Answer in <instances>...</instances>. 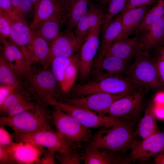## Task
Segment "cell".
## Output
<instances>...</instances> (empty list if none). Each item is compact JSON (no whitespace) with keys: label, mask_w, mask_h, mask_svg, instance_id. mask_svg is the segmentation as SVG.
<instances>
[{"label":"cell","mask_w":164,"mask_h":164,"mask_svg":"<svg viewBox=\"0 0 164 164\" xmlns=\"http://www.w3.org/2000/svg\"><path fill=\"white\" fill-rule=\"evenodd\" d=\"M76 54L69 57L55 58L50 62V66L51 67V71L58 81L60 86L63 81L66 68L74 59Z\"/></svg>","instance_id":"obj_30"},{"label":"cell","mask_w":164,"mask_h":164,"mask_svg":"<svg viewBox=\"0 0 164 164\" xmlns=\"http://www.w3.org/2000/svg\"><path fill=\"white\" fill-rule=\"evenodd\" d=\"M128 61L111 56H106L101 66L99 77L123 75L128 67Z\"/></svg>","instance_id":"obj_26"},{"label":"cell","mask_w":164,"mask_h":164,"mask_svg":"<svg viewBox=\"0 0 164 164\" xmlns=\"http://www.w3.org/2000/svg\"><path fill=\"white\" fill-rule=\"evenodd\" d=\"M1 43V54L19 72L22 77L26 73L31 66L28 53L9 39Z\"/></svg>","instance_id":"obj_14"},{"label":"cell","mask_w":164,"mask_h":164,"mask_svg":"<svg viewBox=\"0 0 164 164\" xmlns=\"http://www.w3.org/2000/svg\"><path fill=\"white\" fill-rule=\"evenodd\" d=\"M32 143L16 142L13 149L14 164H37L45 150Z\"/></svg>","instance_id":"obj_18"},{"label":"cell","mask_w":164,"mask_h":164,"mask_svg":"<svg viewBox=\"0 0 164 164\" xmlns=\"http://www.w3.org/2000/svg\"><path fill=\"white\" fill-rule=\"evenodd\" d=\"M11 134L16 142L32 143L57 153H66L78 148L76 145L67 141L55 131L43 130L26 133L14 132Z\"/></svg>","instance_id":"obj_7"},{"label":"cell","mask_w":164,"mask_h":164,"mask_svg":"<svg viewBox=\"0 0 164 164\" xmlns=\"http://www.w3.org/2000/svg\"><path fill=\"white\" fill-rule=\"evenodd\" d=\"M11 1L12 6L15 12L21 18L25 20L22 18L20 11V0H11Z\"/></svg>","instance_id":"obj_46"},{"label":"cell","mask_w":164,"mask_h":164,"mask_svg":"<svg viewBox=\"0 0 164 164\" xmlns=\"http://www.w3.org/2000/svg\"><path fill=\"white\" fill-rule=\"evenodd\" d=\"M128 158L131 162L149 158L164 152V132H159L142 140H134Z\"/></svg>","instance_id":"obj_11"},{"label":"cell","mask_w":164,"mask_h":164,"mask_svg":"<svg viewBox=\"0 0 164 164\" xmlns=\"http://www.w3.org/2000/svg\"><path fill=\"white\" fill-rule=\"evenodd\" d=\"M155 102L158 106L164 107V91L159 92L157 94Z\"/></svg>","instance_id":"obj_47"},{"label":"cell","mask_w":164,"mask_h":164,"mask_svg":"<svg viewBox=\"0 0 164 164\" xmlns=\"http://www.w3.org/2000/svg\"><path fill=\"white\" fill-rule=\"evenodd\" d=\"M125 96L101 93L80 97H61L58 101L84 108L104 116L107 114L110 107L114 101Z\"/></svg>","instance_id":"obj_9"},{"label":"cell","mask_w":164,"mask_h":164,"mask_svg":"<svg viewBox=\"0 0 164 164\" xmlns=\"http://www.w3.org/2000/svg\"><path fill=\"white\" fill-rule=\"evenodd\" d=\"M20 1L22 16L23 19L26 20V18L34 15V7L30 0H20Z\"/></svg>","instance_id":"obj_42"},{"label":"cell","mask_w":164,"mask_h":164,"mask_svg":"<svg viewBox=\"0 0 164 164\" xmlns=\"http://www.w3.org/2000/svg\"><path fill=\"white\" fill-rule=\"evenodd\" d=\"M102 25H99L89 33L81 47L79 73V78L81 80H86L91 73L100 45L99 36Z\"/></svg>","instance_id":"obj_10"},{"label":"cell","mask_w":164,"mask_h":164,"mask_svg":"<svg viewBox=\"0 0 164 164\" xmlns=\"http://www.w3.org/2000/svg\"><path fill=\"white\" fill-rule=\"evenodd\" d=\"M100 3L103 6H105L111 0H96Z\"/></svg>","instance_id":"obj_51"},{"label":"cell","mask_w":164,"mask_h":164,"mask_svg":"<svg viewBox=\"0 0 164 164\" xmlns=\"http://www.w3.org/2000/svg\"><path fill=\"white\" fill-rule=\"evenodd\" d=\"M56 153V152L53 150L47 149L44 151L43 154V156L40 159L37 164H55Z\"/></svg>","instance_id":"obj_44"},{"label":"cell","mask_w":164,"mask_h":164,"mask_svg":"<svg viewBox=\"0 0 164 164\" xmlns=\"http://www.w3.org/2000/svg\"><path fill=\"white\" fill-rule=\"evenodd\" d=\"M160 45L161 46L159 50L158 55L156 57L164 60V42Z\"/></svg>","instance_id":"obj_50"},{"label":"cell","mask_w":164,"mask_h":164,"mask_svg":"<svg viewBox=\"0 0 164 164\" xmlns=\"http://www.w3.org/2000/svg\"><path fill=\"white\" fill-rule=\"evenodd\" d=\"M164 15V0H159L155 6L148 11L136 30L138 34Z\"/></svg>","instance_id":"obj_29"},{"label":"cell","mask_w":164,"mask_h":164,"mask_svg":"<svg viewBox=\"0 0 164 164\" xmlns=\"http://www.w3.org/2000/svg\"><path fill=\"white\" fill-rule=\"evenodd\" d=\"M69 7V0H40L34 8L33 19L30 26L33 30L42 21L55 14L66 17Z\"/></svg>","instance_id":"obj_15"},{"label":"cell","mask_w":164,"mask_h":164,"mask_svg":"<svg viewBox=\"0 0 164 164\" xmlns=\"http://www.w3.org/2000/svg\"><path fill=\"white\" fill-rule=\"evenodd\" d=\"M51 112L55 131L67 141L80 148L83 143L90 141L93 135L92 131L73 116L55 107Z\"/></svg>","instance_id":"obj_5"},{"label":"cell","mask_w":164,"mask_h":164,"mask_svg":"<svg viewBox=\"0 0 164 164\" xmlns=\"http://www.w3.org/2000/svg\"><path fill=\"white\" fill-rule=\"evenodd\" d=\"M102 25L103 28L101 42L92 68L98 74L101 70L102 63L109 50L121 32L122 26L121 14L116 15L108 24Z\"/></svg>","instance_id":"obj_12"},{"label":"cell","mask_w":164,"mask_h":164,"mask_svg":"<svg viewBox=\"0 0 164 164\" xmlns=\"http://www.w3.org/2000/svg\"><path fill=\"white\" fill-rule=\"evenodd\" d=\"M154 58L159 78L164 86V60L157 57Z\"/></svg>","instance_id":"obj_45"},{"label":"cell","mask_w":164,"mask_h":164,"mask_svg":"<svg viewBox=\"0 0 164 164\" xmlns=\"http://www.w3.org/2000/svg\"><path fill=\"white\" fill-rule=\"evenodd\" d=\"M134 124L121 122L109 127H102L93 135L86 147L103 149L112 152H124L130 149L135 140Z\"/></svg>","instance_id":"obj_3"},{"label":"cell","mask_w":164,"mask_h":164,"mask_svg":"<svg viewBox=\"0 0 164 164\" xmlns=\"http://www.w3.org/2000/svg\"><path fill=\"white\" fill-rule=\"evenodd\" d=\"M154 102L149 104L145 108L143 117L137 125L136 133L142 140L159 132L157 125Z\"/></svg>","instance_id":"obj_23"},{"label":"cell","mask_w":164,"mask_h":164,"mask_svg":"<svg viewBox=\"0 0 164 164\" xmlns=\"http://www.w3.org/2000/svg\"><path fill=\"white\" fill-rule=\"evenodd\" d=\"M82 44L72 31L68 29L60 32L50 44L49 65L54 58L69 57L80 52Z\"/></svg>","instance_id":"obj_13"},{"label":"cell","mask_w":164,"mask_h":164,"mask_svg":"<svg viewBox=\"0 0 164 164\" xmlns=\"http://www.w3.org/2000/svg\"><path fill=\"white\" fill-rule=\"evenodd\" d=\"M104 7L102 6L99 9L94 3H89L87 14L90 26L89 33L98 25L104 23L105 18L103 12Z\"/></svg>","instance_id":"obj_31"},{"label":"cell","mask_w":164,"mask_h":164,"mask_svg":"<svg viewBox=\"0 0 164 164\" xmlns=\"http://www.w3.org/2000/svg\"><path fill=\"white\" fill-rule=\"evenodd\" d=\"M32 2L33 7L34 9V8L36 6V5L38 3L40 0H30Z\"/></svg>","instance_id":"obj_52"},{"label":"cell","mask_w":164,"mask_h":164,"mask_svg":"<svg viewBox=\"0 0 164 164\" xmlns=\"http://www.w3.org/2000/svg\"><path fill=\"white\" fill-rule=\"evenodd\" d=\"M144 92L139 90L117 100L111 106L107 114L121 121L135 124L141 118Z\"/></svg>","instance_id":"obj_6"},{"label":"cell","mask_w":164,"mask_h":164,"mask_svg":"<svg viewBox=\"0 0 164 164\" xmlns=\"http://www.w3.org/2000/svg\"><path fill=\"white\" fill-rule=\"evenodd\" d=\"M11 30V19L0 9V41L1 43L9 38Z\"/></svg>","instance_id":"obj_37"},{"label":"cell","mask_w":164,"mask_h":164,"mask_svg":"<svg viewBox=\"0 0 164 164\" xmlns=\"http://www.w3.org/2000/svg\"><path fill=\"white\" fill-rule=\"evenodd\" d=\"M16 90L9 95L2 105L0 107V112L2 113L3 114L8 108L19 103L28 99H31L19 90Z\"/></svg>","instance_id":"obj_35"},{"label":"cell","mask_w":164,"mask_h":164,"mask_svg":"<svg viewBox=\"0 0 164 164\" xmlns=\"http://www.w3.org/2000/svg\"><path fill=\"white\" fill-rule=\"evenodd\" d=\"M48 106L37 101L35 106L32 109L12 116H1L0 125L9 127L17 133H31L43 130L55 131L51 111Z\"/></svg>","instance_id":"obj_2"},{"label":"cell","mask_w":164,"mask_h":164,"mask_svg":"<svg viewBox=\"0 0 164 164\" xmlns=\"http://www.w3.org/2000/svg\"><path fill=\"white\" fill-rule=\"evenodd\" d=\"M21 77L19 72L13 67L1 54L0 56V84L20 85Z\"/></svg>","instance_id":"obj_27"},{"label":"cell","mask_w":164,"mask_h":164,"mask_svg":"<svg viewBox=\"0 0 164 164\" xmlns=\"http://www.w3.org/2000/svg\"><path fill=\"white\" fill-rule=\"evenodd\" d=\"M89 0H69V7L64 23L68 29L72 31L75 29L79 20L87 12Z\"/></svg>","instance_id":"obj_25"},{"label":"cell","mask_w":164,"mask_h":164,"mask_svg":"<svg viewBox=\"0 0 164 164\" xmlns=\"http://www.w3.org/2000/svg\"><path fill=\"white\" fill-rule=\"evenodd\" d=\"M142 49L139 36L131 38H117L106 56H114L128 62Z\"/></svg>","instance_id":"obj_16"},{"label":"cell","mask_w":164,"mask_h":164,"mask_svg":"<svg viewBox=\"0 0 164 164\" xmlns=\"http://www.w3.org/2000/svg\"><path fill=\"white\" fill-rule=\"evenodd\" d=\"M16 143L8 147L0 146V164H14L13 156V149Z\"/></svg>","instance_id":"obj_39"},{"label":"cell","mask_w":164,"mask_h":164,"mask_svg":"<svg viewBox=\"0 0 164 164\" xmlns=\"http://www.w3.org/2000/svg\"><path fill=\"white\" fill-rule=\"evenodd\" d=\"M126 2L127 0H111L108 3L107 12L102 24L109 23L118 13L121 12L125 6Z\"/></svg>","instance_id":"obj_32"},{"label":"cell","mask_w":164,"mask_h":164,"mask_svg":"<svg viewBox=\"0 0 164 164\" xmlns=\"http://www.w3.org/2000/svg\"><path fill=\"white\" fill-rule=\"evenodd\" d=\"M90 26L87 14L77 22L75 29V35L78 40L83 44L89 34Z\"/></svg>","instance_id":"obj_34"},{"label":"cell","mask_w":164,"mask_h":164,"mask_svg":"<svg viewBox=\"0 0 164 164\" xmlns=\"http://www.w3.org/2000/svg\"><path fill=\"white\" fill-rule=\"evenodd\" d=\"M125 73L127 77L144 91L163 86L159 77L155 58L142 49L135 55L133 62Z\"/></svg>","instance_id":"obj_4"},{"label":"cell","mask_w":164,"mask_h":164,"mask_svg":"<svg viewBox=\"0 0 164 164\" xmlns=\"http://www.w3.org/2000/svg\"><path fill=\"white\" fill-rule=\"evenodd\" d=\"M65 16L55 14L41 22L32 30L50 44L59 34L61 26L64 23Z\"/></svg>","instance_id":"obj_22"},{"label":"cell","mask_w":164,"mask_h":164,"mask_svg":"<svg viewBox=\"0 0 164 164\" xmlns=\"http://www.w3.org/2000/svg\"><path fill=\"white\" fill-rule=\"evenodd\" d=\"M0 9L12 20L26 21L21 18L15 12L12 6L11 0H0Z\"/></svg>","instance_id":"obj_38"},{"label":"cell","mask_w":164,"mask_h":164,"mask_svg":"<svg viewBox=\"0 0 164 164\" xmlns=\"http://www.w3.org/2000/svg\"><path fill=\"white\" fill-rule=\"evenodd\" d=\"M155 162L156 164H164V152L158 155L155 159Z\"/></svg>","instance_id":"obj_49"},{"label":"cell","mask_w":164,"mask_h":164,"mask_svg":"<svg viewBox=\"0 0 164 164\" xmlns=\"http://www.w3.org/2000/svg\"><path fill=\"white\" fill-rule=\"evenodd\" d=\"M158 0H127L125 6L122 11L157 3Z\"/></svg>","instance_id":"obj_41"},{"label":"cell","mask_w":164,"mask_h":164,"mask_svg":"<svg viewBox=\"0 0 164 164\" xmlns=\"http://www.w3.org/2000/svg\"><path fill=\"white\" fill-rule=\"evenodd\" d=\"M140 34L142 49L149 53L161 43L164 35V15L143 30Z\"/></svg>","instance_id":"obj_19"},{"label":"cell","mask_w":164,"mask_h":164,"mask_svg":"<svg viewBox=\"0 0 164 164\" xmlns=\"http://www.w3.org/2000/svg\"><path fill=\"white\" fill-rule=\"evenodd\" d=\"M164 42V36H163V37L162 38V42H161V43H162L163 42Z\"/></svg>","instance_id":"obj_53"},{"label":"cell","mask_w":164,"mask_h":164,"mask_svg":"<svg viewBox=\"0 0 164 164\" xmlns=\"http://www.w3.org/2000/svg\"><path fill=\"white\" fill-rule=\"evenodd\" d=\"M36 102L31 99H28L8 108L3 113V115L12 116L32 109L35 107Z\"/></svg>","instance_id":"obj_36"},{"label":"cell","mask_w":164,"mask_h":164,"mask_svg":"<svg viewBox=\"0 0 164 164\" xmlns=\"http://www.w3.org/2000/svg\"><path fill=\"white\" fill-rule=\"evenodd\" d=\"M28 50L32 64L37 63L44 67H49L50 44L32 30Z\"/></svg>","instance_id":"obj_17"},{"label":"cell","mask_w":164,"mask_h":164,"mask_svg":"<svg viewBox=\"0 0 164 164\" xmlns=\"http://www.w3.org/2000/svg\"><path fill=\"white\" fill-rule=\"evenodd\" d=\"M18 87L10 85H0V107L5 101Z\"/></svg>","instance_id":"obj_43"},{"label":"cell","mask_w":164,"mask_h":164,"mask_svg":"<svg viewBox=\"0 0 164 164\" xmlns=\"http://www.w3.org/2000/svg\"><path fill=\"white\" fill-rule=\"evenodd\" d=\"M11 134L5 129V126H0V146L8 147L14 144L15 142Z\"/></svg>","instance_id":"obj_40"},{"label":"cell","mask_w":164,"mask_h":164,"mask_svg":"<svg viewBox=\"0 0 164 164\" xmlns=\"http://www.w3.org/2000/svg\"><path fill=\"white\" fill-rule=\"evenodd\" d=\"M52 106L57 107L75 117L88 128H100L114 126L121 121L108 115H101L82 108L57 101Z\"/></svg>","instance_id":"obj_8"},{"label":"cell","mask_w":164,"mask_h":164,"mask_svg":"<svg viewBox=\"0 0 164 164\" xmlns=\"http://www.w3.org/2000/svg\"><path fill=\"white\" fill-rule=\"evenodd\" d=\"M80 65V51L76 54L73 61L66 68L60 88L64 93L68 92L74 85L79 72Z\"/></svg>","instance_id":"obj_28"},{"label":"cell","mask_w":164,"mask_h":164,"mask_svg":"<svg viewBox=\"0 0 164 164\" xmlns=\"http://www.w3.org/2000/svg\"><path fill=\"white\" fill-rule=\"evenodd\" d=\"M11 30L9 39L23 50L28 51L32 30L26 21L13 20L11 19Z\"/></svg>","instance_id":"obj_24"},{"label":"cell","mask_w":164,"mask_h":164,"mask_svg":"<svg viewBox=\"0 0 164 164\" xmlns=\"http://www.w3.org/2000/svg\"><path fill=\"white\" fill-rule=\"evenodd\" d=\"M155 113L156 117L160 119L164 120V107L160 106L155 107Z\"/></svg>","instance_id":"obj_48"},{"label":"cell","mask_w":164,"mask_h":164,"mask_svg":"<svg viewBox=\"0 0 164 164\" xmlns=\"http://www.w3.org/2000/svg\"><path fill=\"white\" fill-rule=\"evenodd\" d=\"M48 67L42 66L37 68L31 66L26 73L22 77L19 88L33 100L52 106L60 97L58 90L60 86Z\"/></svg>","instance_id":"obj_1"},{"label":"cell","mask_w":164,"mask_h":164,"mask_svg":"<svg viewBox=\"0 0 164 164\" xmlns=\"http://www.w3.org/2000/svg\"><path fill=\"white\" fill-rule=\"evenodd\" d=\"M55 157L61 164H80L83 160L82 154L77 151V148L66 153L56 152Z\"/></svg>","instance_id":"obj_33"},{"label":"cell","mask_w":164,"mask_h":164,"mask_svg":"<svg viewBox=\"0 0 164 164\" xmlns=\"http://www.w3.org/2000/svg\"><path fill=\"white\" fill-rule=\"evenodd\" d=\"M148 12L146 6L122 11L121 14L122 29L118 38L128 37L136 31Z\"/></svg>","instance_id":"obj_20"},{"label":"cell","mask_w":164,"mask_h":164,"mask_svg":"<svg viewBox=\"0 0 164 164\" xmlns=\"http://www.w3.org/2000/svg\"><path fill=\"white\" fill-rule=\"evenodd\" d=\"M115 153L98 148L86 147L82 156L85 164H122V156Z\"/></svg>","instance_id":"obj_21"}]
</instances>
